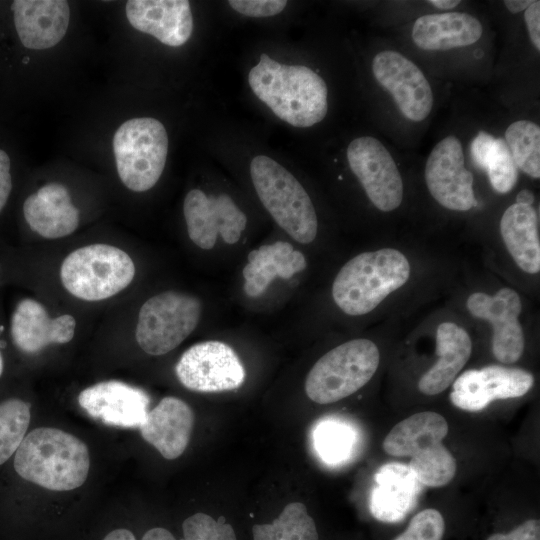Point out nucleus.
Returning <instances> with one entry per match:
<instances>
[{
    "label": "nucleus",
    "mask_w": 540,
    "mask_h": 540,
    "mask_svg": "<svg viewBox=\"0 0 540 540\" xmlns=\"http://www.w3.org/2000/svg\"><path fill=\"white\" fill-rule=\"evenodd\" d=\"M445 521L442 514L433 508L418 512L407 528L394 540H442Z\"/></svg>",
    "instance_id": "33"
},
{
    "label": "nucleus",
    "mask_w": 540,
    "mask_h": 540,
    "mask_svg": "<svg viewBox=\"0 0 540 540\" xmlns=\"http://www.w3.org/2000/svg\"><path fill=\"white\" fill-rule=\"evenodd\" d=\"M372 71L406 118L420 122L430 114L433 106L431 86L411 60L396 51H382L374 57Z\"/></svg>",
    "instance_id": "16"
},
{
    "label": "nucleus",
    "mask_w": 540,
    "mask_h": 540,
    "mask_svg": "<svg viewBox=\"0 0 540 540\" xmlns=\"http://www.w3.org/2000/svg\"><path fill=\"white\" fill-rule=\"evenodd\" d=\"M183 538L180 540H237L233 527L225 517L217 520L208 514L198 512L184 520Z\"/></svg>",
    "instance_id": "32"
},
{
    "label": "nucleus",
    "mask_w": 540,
    "mask_h": 540,
    "mask_svg": "<svg viewBox=\"0 0 540 540\" xmlns=\"http://www.w3.org/2000/svg\"><path fill=\"white\" fill-rule=\"evenodd\" d=\"M533 202H534V195L531 191L527 189L521 190L516 197V203L532 205Z\"/></svg>",
    "instance_id": "45"
},
{
    "label": "nucleus",
    "mask_w": 540,
    "mask_h": 540,
    "mask_svg": "<svg viewBox=\"0 0 540 540\" xmlns=\"http://www.w3.org/2000/svg\"><path fill=\"white\" fill-rule=\"evenodd\" d=\"M250 176L259 200L275 222L299 243L314 241L318 232L316 211L297 178L266 155L252 158Z\"/></svg>",
    "instance_id": "5"
},
{
    "label": "nucleus",
    "mask_w": 540,
    "mask_h": 540,
    "mask_svg": "<svg viewBox=\"0 0 540 540\" xmlns=\"http://www.w3.org/2000/svg\"><path fill=\"white\" fill-rule=\"evenodd\" d=\"M529 38L537 51L540 50V1H532L524 12Z\"/></svg>",
    "instance_id": "37"
},
{
    "label": "nucleus",
    "mask_w": 540,
    "mask_h": 540,
    "mask_svg": "<svg viewBox=\"0 0 540 540\" xmlns=\"http://www.w3.org/2000/svg\"><path fill=\"white\" fill-rule=\"evenodd\" d=\"M16 32L28 49L44 50L65 36L70 8L64 0H15L11 4Z\"/></svg>",
    "instance_id": "20"
},
{
    "label": "nucleus",
    "mask_w": 540,
    "mask_h": 540,
    "mask_svg": "<svg viewBox=\"0 0 540 540\" xmlns=\"http://www.w3.org/2000/svg\"><path fill=\"white\" fill-rule=\"evenodd\" d=\"M357 434L349 423L329 418L316 424L312 443L320 459L327 464H340L350 458Z\"/></svg>",
    "instance_id": "28"
},
{
    "label": "nucleus",
    "mask_w": 540,
    "mask_h": 540,
    "mask_svg": "<svg viewBox=\"0 0 540 540\" xmlns=\"http://www.w3.org/2000/svg\"><path fill=\"white\" fill-rule=\"evenodd\" d=\"M253 540H318L313 518L301 502L287 504L270 524H255Z\"/></svg>",
    "instance_id": "27"
},
{
    "label": "nucleus",
    "mask_w": 540,
    "mask_h": 540,
    "mask_svg": "<svg viewBox=\"0 0 540 540\" xmlns=\"http://www.w3.org/2000/svg\"><path fill=\"white\" fill-rule=\"evenodd\" d=\"M125 13L133 28L170 47L182 46L193 32L191 6L186 0H129Z\"/></svg>",
    "instance_id": "18"
},
{
    "label": "nucleus",
    "mask_w": 540,
    "mask_h": 540,
    "mask_svg": "<svg viewBox=\"0 0 540 540\" xmlns=\"http://www.w3.org/2000/svg\"><path fill=\"white\" fill-rule=\"evenodd\" d=\"M271 281L257 273L254 277L245 280L244 290L249 297H258L262 295Z\"/></svg>",
    "instance_id": "39"
},
{
    "label": "nucleus",
    "mask_w": 540,
    "mask_h": 540,
    "mask_svg": "<svg viewBox=\"0 0 540 540\" xmlns=\"http://www.w3.org/2000/svg\"><path fill=\"white\" fill-rule=\"evenodd\" d=\"M410 274L409 260L395 248L363 252L339 270L332 284V297L345 314L366 315L405 285Z\"/></svg>",
    "instance_id": "3"
},
{
    "label": "nucleus",
    "mask_w": 540,
    "mask_h": 540,
    "mask_svg": "<svg viewBox=\"0 0 540 540\" xmlns=\"http://www.w3.org/2000/svg\"><path fill=\"white\" fill-rule=\"evenodd\" d=\"M379 362L380 352L373 341L349 340L317 360L306 377L305 392L318 404L337 402L366 385Z\"/></svg>",
    "instance_id": "6"
},
{
    "label": "nucleus",
    "mask_w": 540,
    "mask_h": 540,
    "mask_svg": "<svg viewBox=\"0 0 540 540\" xmlns=\"http://www.w3.org/2000/svg\"><path fill=\"white\" fill-rule=\"evenodd\" d=\"M421 483L407 465L390 462L374 476L369 509L374 518L386 523L402 520L414 506Z\"/></svg>",
    "instance_id": "22"
},
{
    "label": "nucleus",
    "mask_w": 540,
    "mask_h": 540,
    "mask_svg": "<svg viewBox=\"0 0 540 540\" xmlns=\"http://www.w3.org/2000/svg\"><path fill=\"white\" fill-rule=\"evenodd\" d=\"M80 407L93 419L120 428H138L150 403L140 388L118 380L96 383L78 395Z\"/></svg>",
    "instance_id": "17"
},
{
    "label": "nucleus",
    "mask_w": 540,
    "mask_h": 540,
    "mask_svg": "<svg viewBox=\"0 0 540 540\" xmlns=\"http://www.w3.org/2000/svg\"><path fill=\"white\" fill-rule=\"evenodd\" d=\"M103 540H136V538L130 530L118 528L108 533Z\"/></svg>",
    "instance_id": "42"
},
{
    "label": "nucleus",
    "mask_w": 540,
    "mask_h": 540,
    "mask_svg": "<svg viewBox=\"0 0 540 540\" xmlns=\"http://www.w3.org/2000/svg\"><path fill=\"white\" fill-rule=\"evenodd\" d=\"M113 152L122 183L134 192H145L156 185L165 168L166 128L153 117L131 118L116 130Z\"/></svg>",
    "instance_id": "7"
},
{
    "label": "nucleus",
    "mask_w": 540,
    "mask_h": 540,
    "mask_svg": "<svg viewBox=\"0 0 540 540\" xmlns=\"http://www.w3.org/2000/svg\"><path fill=\"white\" fill-rule=\"evenodd\" d=\"M494 141L495 137L493 135L480 131L471 142V157L481 169H484L485 161Z\"/></svg>",
    "instance_id": "36"
},
{
    "label": "nucleus",
    "mask_w": 540,
    "mask_h": 540,
    "mask_svg": "<svg viewBox=\"0 0 540 540\" xmlns=\"http://www.w3.org/2000/svg\"><path fill=\"white\" fill-rule=\"evenodd\" d=\"M23 214L29 227L46 239L68 236L79 223V210L69 193L31 194L24 201Z\"/></svg>",
    "instance_id": "26"
},
{
    "label": "nucleus",
    "mask_w": 540,
    "mask_h": 540,
    "mask_svg": "<svg viewBox=\"0 0 540 540\" xmlns=\"http://www.w3.org/2000/svg\"><path fill=\"white\" fill-rule=\"evenodd\" d=\"M11 162L8 154L0 149V212L6 205L12 190Z\"/></svg>",
    "instance_id": "38"
},
{
    "label": "nucleus",
    "mask_w": 540,
    "mask_h": 540,
    "mask_svg": "<svg viewBox=\"0 0 540 540\" xmlns=\"http://www.w3.org/2000/svg\"><path fill=\"white\" fill-rule=\"evenodd\" d=\"M427 2L432 6L442 10L453 9L460 3V1L458 0H430Z\"/></svg>",
    "instance_id": "44"
},
{
    "label": "nucleus",
    "mask_w": 540,
    "mask_h": 540,
    "mask_svg": "<svg viewBox=\"0 0 540 540\" xmlns=\"http://www.w3.org/2000/svg\"><path fill=\"white\" fill-rule=\"evenodd\" d=\"M90 468L87 445L56 428L41 427L28 433L14 457V469L23 479L53 491L80 487Z\"/></svg>",
    "instance_id": "2"
},
{
    "label": "nucleus",
    "mask_w": 540,
    "mask_h": 540,
    "mask_svg": "<svg viewBox=\"0 0 540 540\" xmlns=\"http://www.w3.org/2000/svg\"><path fill=\"white\" fill-rule=\"evenodd\" d=\"M472 353L469 333L460 325L445 321L436 330L437 361L418 381L421 393L433 396L445 391L457 378Z\"/></svg>",
    "instance_id": "23"
},
{
    "label": "nucleus",
    "mask_w": 540,
    "mask_h": 540,
    "mask_svg": "<svg viewBox=\"0 0 540 540\" xmlns=\"http://www.w3.org/2000/svg\"><path fill=\"white\" fill-rule=\"evenodd\" d=\"M482 32L480 21L467 13L427 14L414 22L412 39L423 50L444 51L472 45Z\"/></svg>",
    "instance_id": "24"
},
{
    "label": "nucleus",
    "mask_w": 540,
    "mask_h": 540,
    "mask_svg": "<svg viewBox=\"0 0 540 540\" xmlns=\"http://www.w3.org/2000/svg\"><path fill=\"white\" fill-rule=\"evenodd\" d=\"M198 298L165 291L140 308L135 337L147 354L164 355L179 346L197 327L201 316Z\"/></svg>",
    "instance_id": "9"
},
{
    "label": "nucleus",
    "mask_w": 540,
    "mask_h": 540,
    "mask_svg": "<svg viewBox=\"0 0 540 540\" xmlns=\"http://www.w3.org/2000/svg\"><path fill=\"white\" fill-rule=\"evenodd\" d=\"M134 275L131 257L108 244L80 247L66 256L60 268L65 289L85 301H100L116 295L132 282Z\"/></svg>",
    "instance_id": "8"
},
{
    "label": "nucleus",
    "mask_w": 540,
    "mask_h": 540,
    "mask_svg": "<svg viewBox=\"0 0 540 540\" xmlns=\"http://www.w3.org/2000/svg\"><path fill=\"white\" fill-rule=\"evenodd\" d=\"M483 170L487 172L490 184L496 192L507 193L515 186L518 167L504 139L495 138Z\"/></svg>",
    "instance_id": "31"
},
{
    "label": "nucleus",
    "mask_w": 540,
    "mask_h": 540,
    "mask_svg": "<svg viewBox=\"0 0 540 540\" xmlns=\"http://www.w3.org/2000/svg\"><path fill=\"white\" fill-rule=\"evenodd\" d=\"M286 261L290 264L294 273L303 271L307 265L304 255L298 250H293L286 257Z\"/></svg>",
    "instance_id": "40"
},
{
    "label": "nucleus",
    "mask_w": 540,
    "mask_h": 540,
    "mask_svg": "<svg viewBox=\"0 0 540 540\" xmlns=\"http://www.w3.org/2000/svg\"><path fill=\"white\" fill-rule=\"evenodd\" d=\"M76 321L70 314L50 318L46 308L37 300H20L11 316L10 333L15 346L22 352L34 354L50 344H65L74 336Z\"/></svg>",
    "instance_id": "19"
},
{
    "label": "nucleus",
    "mask_w": 540,
    "mask_h": 540,
    "mask_svg": "<svg viewBox=\"0 0 540 540\" xmlns=\"http://www.w3.org/2000/svg\"><path fill=\"white\" fill-rule=\"evenodd\" d=\"M248 83L254 95L291 126L307 128L327 114V85L305 65L282 64L262 53L249 71Z\"/></svg>",
    "instance_id": "1"
},
{
    "label": "nucleus",
    "mask_w": 540,
    "mask_h": 540,
    "mask_svg": "<svg viewBox=\"0 0 540 540\" xmlns=\"http://www.w3.org/2000/svg\"><path fill=\"white\" fill-rule=\"evenodd\" d=\"M512 158L525 174L540 177V127L529 120L511 123L505 131L504 140Z\"/></svg>",
    "instance_id": "29"
},
{
    "label": "nucleus",
    "mask_w": 540,
    "mask_h": 540,
    "mask_svg": "<svg viewBox=\"0 0 540 540\" xmlns=\"http://www.w3.org/2000/svg\"><path fill=\"white\" fill-rule=\"evenodd\" d=\"M29 422V403L16 398L0 403V465L17 451Z\"/></svg>",
    "instance_id": "30"
},
{
    "label": "nucleus",
    "mask_w": 540,
    "mask_h": 540,
    "mask_svg": "<svg viewBox=\"0 0 540 540\" xmlns=\"http://www.w3.org/2000/svg\"><path fill=\"white\" fill-rule=\"evenodd\" d=\"M487 540H540V522L529 519L508 533H495Z\"/></svg>",
    "instance_id": "35"
},
{
    "label": "nucleus",
    "mask_w": 540,
    "mask_h": 540,
    "mask_svg": "<svg viewBox=\"0 0 540 540\" xmlns=\"http://www.w3.org/2000/svg\"><path fill=\"white\" fill-rule=\"evenodd\" d=\"M448 423L439 413L424 411L397 423L383 440V450L395 457H410L408 467L424 486L442 487L455 476L456 460L442 443Z\"/></svg>",
    "instance_id": "4"
},
{
    "label": "nucleus",
    "mask_w": 540,
    "mask_h": 540,
    "mask_svg": "<svg viewBox=\"0 0 540 540\" xmlns=\"http://www.w3.org/2000/svg\"><path fill=\"white\" fill-rule=\"evenodd\" d=\"M469 313L492 325V351L503 364L517 362L523 355L525 338L519 316L522 302L512 288H500L493 295L484 292L472 293L466 301Z\"/></svg>",
    "instance_id": "15"
},
{
    "label": "nucleus",
    "mask_w": 540,
    "mask_h": 540,
    "mask_svg": "<svg viewBox=\"0 0 540 540\" xmlns=\"http://www.w3.org/2000/svg\"><path fill=\"white\" fill-rule=\"evenodd\" d=\"M230 7L237 13L254 18L271 17L282 12L287 1L284 0H231Z\"/></svg>",
    "instance_id": "34"
},
{
    "label": "nucleus",
    "mask_w": 540,
    "mask_h": 540,
    "mask_svg": "<svg viewBox=\"0 0 540 540\" xmlns=\"http://www.w3.org/2000/svg\"><path fill=\"white\" fill-rule=\"evenodd\" d=\"M500 234L507 251L525 273L540 271L538 216L532 205L514 203L502 214Z\"/></svg>",
    "instance_id": "25"
},
{
    "label": "nucleus",
    "mask_w": 540,
    "mask_h": 540,
    "mask_svg": "<svg viewBox=\"0 0 540 540\" xmlns=\"http://www.w3.org/2000/svg\"><path fill=\"white\" fill-rule=\"evenodd\" d=\"M142 540H176L174 536L165 528L154 527L149 529L142 537Z\"/></svg>",
    "instance_id": "41"
},
{
    "label": "nucleus",
    "mask_w": 540,
    "mask_h": 540,
    "mask_svg": "<svg viewBox=\"0 0 540 540\" xmlns=\"http://www.w3.org/2000/svg\"><path fill=\"white\" fill-rule=\"evenodd\" d=\"M3 368H4V361H3L2 354L0 352V376L2 375Z\"/></svg>",
    "instance_id": "46"
},
{
    "label": "nucleus",
    "mask_w": 540,
    "mask_h": 540,
    "mask_svg": "<svg viewBox=\"0 0 540 540\" xmlns=\"http://www.w3.org/2000/svg\"><path fill=\"white\" fill-rule=\"evenodd\" d=\"M350 169L367 197L380 211L397 209L403 199V182L390 152L378 139L361 136L347 148Z\"/></svg>",
    "instance_id": "11"
},
{
    "label": "nucleus",
    "mask_w": 540,
    "mask_h": 540,
    "mask_svg": "<svg viewBox=\"0 0 540 540\" xmlns=\"http://www.w3.org/2000/svg\"><path fill=\"white\" fill-rule=\"evenodd\" d=\"M532 3L531 0H505L504 5L511 13H519L526 10Z\"/></svg>",
    "instance_id": "43"
},
{
    "label": "nucleus",
    "mask_w": 540,
    "mask_h": 540,
    "mask_svg": "<svg viewBox=\"0 0 540 540\" xmlns=\"http://www.w3.org/2000/svg\"><path fill=\"white\" fill-rule=\"evenodd\" d=\"M183 214L190 240L210 250L217 236L227 244L236 243L247 225V217L225 193L207 195L201 189L190 190L183 202Z\"/></svg>",
    "instance_id": "12"
},
{
    "label": "nucleus",
    "mask_w": 540,
    "mask_h": 540,
    "mask_svg": "<svg viewBox=\"0 0 540 540\" xmlns=\"http://www.w3.org/2000/svg\"><path fill=\"white\" fill-rule=\"evenodd\" d=\"M531 372L515 367L489 365L463 372L452 383L451 403L464 411L477 412L492 401L519 398L534 385Z\"/></svg>",
    "instance_id": "14"
},
{
    "label": "nucleus",
    "mask_w": 540,
    "mask_h": 540,
    "mask_svg": "<svg viewBox=\"0 0 540 540\" xmlns=\"http://www.w3.org/2000/svg\"><path fill=\"white\" fill-rule=\"evenodd\" d=\"M194 413L183 400L168 396L150 411L141 424L143 439L168 460L178 458L189 444Z\"/></svg>",
    "instance_id": "21"
},
{
    "label": "nucleus",
    "mask_w": 540,
    "mask_h": 540,
    "mask_svg": "<svg viewBox=\"0 0 540 540\" xmlns=\"http://www.w3.org/2000/svg\"><path fill=\"white\" fill-rule=\"evenodd\" d=\"M175 372L180 383L197 392H222L239 388L245 369L235 351L220 341H205L188 348Z\"/></svg>",
    "instance_id": "10"
},
{
    "label": "nucleus",
    "mask_w": 540,
    "mask_h": 540,
    "mask_svg": "<svg viewBox=\"0 0 540 540\" xmlns=\"http://www.w3.org/2000/svg\"><path fill=\"white\" fill-rule=\"evenodd\" d=\"M461 141L453 136L440 140L430 152L424 177L431 196L453 211H468L477 206L473 175L464 165Z\"/></svg>",
    "instance_id": "13"
}]
</instances>
